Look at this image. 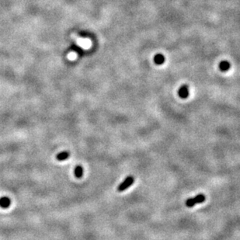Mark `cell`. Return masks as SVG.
<instances>
[{"mask_svg": "<svg viewBox=\"0 0 240 240\" xmlns=\"http://www.w3.org/2000/svg\"><path fill=\"white\" fill-rule=\"evenodd\" d=\"M83 169L82 168V166H77L75 169V176L78 177V178H80V177L83 176Z\"/></svg>", "mask_w": 240, "mask_h": 240, "instance_id": "obj_9", "label": "cell"}, {"mask_svg": "<svg viewBox=\"0 0 240 240\" xmlns=\"http://www.w3.org/2000/svg\"><path fill=\"white\" fill-rule=\"evenodd\" d=\"M206 200V197L204 194H198V195L195 196L193 198H189L187 199L185 202L186 206L187 208H192L194 205H197V204H201L203 203L204 201H205Z\"/></svg>", "mask_w": 240, "mask_h": 240, "instance_id": "obj_1", "label": "cell"}, {"mask_svg": "<svg viewBox=\"0 0 240 240\" xmlns=\"http://www.w3.org/2000/svg\"><path fill=\"white\" fill-rule=\"evenodd\" d=\"M134 182H135V179H134L133 176H127L125 180H124V181L118 186L117 190H118L119 192L124 191L125 190H127L128 187H130L133 184Z\"/></svg>", "mask_w": 240, "mask_h": 240, "instance_id": "obj_2", "label": "cell"}, {"mask_svg": "<svg viewBox=\"0 0 240 240\" xmlns=\"http://www.w3.org/2000/svg\"><path fill=\"white\" fill-rule=\"evenodd\" d=\"M74 38L75 40L76 44L83 49H88L89 47L90 46V42L89 40L85 39V38H81L79 37H75V36H74Z\"/></svg>", "mask_w": 240, "mask_h": 240, "instance_id": "obj_3", "label": "cell"}, {"mask_svg": "<svg viewBox=\"0 0 240 240\" xmlns=\"http://www.w3.org/2000/svg\"><path fill=\"white\" fill-rule=\"evenodd\" d=\"M76 58H77V54L75 52H70L69 54L68 55V58L70 61H74Z\"/></svg>", "mask_w": 240, "mask_h": 240, "instance_id": "obj_10", "label": "cell"}, {"mask_svg": "<svg viewBox=\"0 0 240 240\" xmlns=\"http://www.w3.org/2000/svg\"><path fill=\"white\" fill-rule=\"evenodd\" d=\"M11 201L8 197H2L0 198V207L3 208H7L10 206Z\"/></svg>", "mask_w": 240, "mask_h": 240, "instance_id": "obj_6", "label": "cell"}, {"mask_svg": "<svg viewBox=\"0 0 240 240\" xmlns=\"http://www.w3.org/2000/svg\"><path fill=\"white\" fill-rule=\"evenodd\" d=\"M68 157H69V152H62L57 156V159L59 161H64Z\"/></svg>", "mask_w": 240, "mask_h": 240, "instance_id": "obj_8", "label": "cell"}, {"mask_svg": "<svg viewBox=\"0 0 240 240\" xmlns=\"http://www.w3.org/2000/svg\"><path fill=\"white\" fill-rule=\"evenodd\" d=\"M218 67H219V69L221 70V71H227L228 70L230 69L231 65L228 61L224 60L221 61V62H220Z\"/></svg>", "mask_w": 240, "mask_h": 240, "instance_id": "obj_7", "label": "cell"}, {"mask_svg": "<svg viewBox=\"0 0 240 240\" xmlns=\"http://www.w3.org/2000/svg\"><path fill=\"white\" fill-rule=\"evenodd\" d=\"M178 96L181 99H187L189 96V89L187 85H183L178 90Z\"/></svg>", "mask_w": 240, "mask_h": 240, "instance_id": "obj_4", "label": "cell"}, {"mask_svg": "<svg viewBox=\"0 0 240 240\" xmlns=\"http://www.w3.org/2000/svg\"><path fill=\"white\" fill-rule=\"evenodd\" d=\"M165 57H164L163 55H162V54H159V53H158V54H156L155 56H154L153 58V61L154 62L156 63V65H163L165 62Z\"/></svg>", "mask_w": 240, "mask_h": 240, "instance_id": "obj_5", "label": "cell"}]
</instances>
